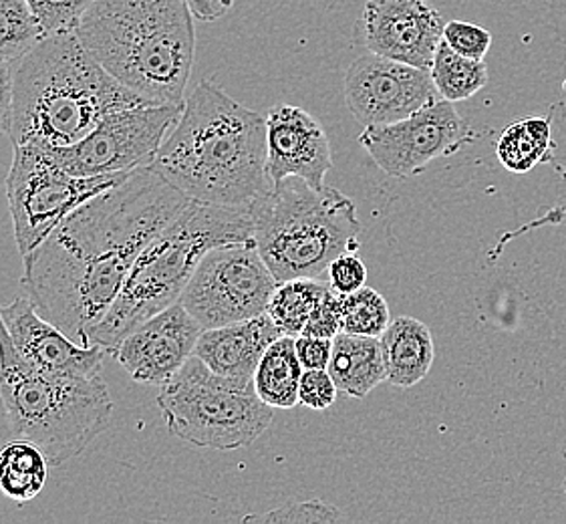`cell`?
Instances as JSON below:
<instances>
[{"label":"cell","instance_id":"obj_1","mask_svg":"<svg viewBox=\"0 0 566 524\" xmlns=\"http://www.w3.org/2000/svg\"><path fill=\"white\" fill-rule=\"evenodd\" d=\"M188 198L149 164L75 208L23 256L24 293L73 342L114 305L139 252L188 206Z\"/></svg>","mask_w":566,"mask_h":524},{"label":"cell","instance_id":"obj_2","mask_svg":"<svg viewBox=\"0 0 566 524\" xmlns=\"http://www.w3.org/2000/svg\"><path fill=\"white\" fill-rule=\"evenodd\" d=\"M266 117L202 81L151 168L192 202L249 206L271 190Z\"/></svg>","mask_w":566,"mask_h":524},{"label":"cell","instance_id":"obj_3","mask_svg":"<svg viewBox=\"0 0 566 524\" xmlns=\"http://www.w3.org/2000/svg\"><path fill=\"white\" fill-rule=\"evenodd\" d=\"M151 103L91 57L75 31L45 36L12 63V146L67 148L103 117Z\"/></svg>","mask_w":566,"mask_h":524},{"label":"cell","instance_id":"obj_4","mask_svg":"<svg viewBox=\"0 0 566 524\" xmlns=\"http://www.w3.org/2000/svg\"><path fill=\"white\" fill-rule=\"evenodd\" d=\"M75 33L91 57L139 97L186 102L196 55L186 0H95Z\"/></svg>","mask_w":566,"mask_h":524},{"label":"cell","instance_id":"obj_5","mask_svg":"<svg viewBox=\"0 0 566 524\" xmlns=\"http://www.w3.org/2000/svg\"><path fill=\"white\" fill-rule=\"evenodd\" d=\"M254 240L249 206L188 202L139 252L114 305L90 329V345L114 354L115 347L149 317L180 301L206 252L220 244Z\"/></svg>","mask_w":566,"mask_h":524},{"label":"cell","instance_id":"obj_6","mask_svg":"<svg viewBox=\"0 0 566 524\" xmlns=\"http://www.w3.org/2000/svg\"><path fill=\"white\" fill-rule=\"evenodd\" d=\"M114 399L105 379L49 376L14 347L0 317V438L29 440L49 467L81 457L112 422Z\"/></svg>","mask_w":566,"mask_h":524},{"label":"cell","instance_id":"obj_7","mask_svg":"<svg viewBox=\"0 0 566 524\" xmlns=\"http://www.w3.org/2000/svg\"><path fill=\"white\" fill-rule=\"evenodd\" d=\"M254 244L276 283L321 279L343 252L361 247V222L349 196L289 176L252 205Z\"/></svg>","mask_w":566,"mask_h":524},{"label":"cell","instance_id":"obj_8","mask_svg":"<svg viewBox=\"0 0 566 524\" xmlns=\"http://www.w3.org/2000/svg\"><path fill=\"white\" fill-rule=\"evenodd\" d=\"M156 401L171 436L222 452L256 442L274 420V408L259 398L254 381L218 376L196 355L159 386Z\"/></svg>","mask_w":566,"mask_h":524},{"label":"cell","instance_id":"obj_9","mask_svg":"<svg viewBox=\"0 0 566 524\" xmlns=\"http://www.w3.org/2000/svg\"><path fill=\"white\" fill-rule=\"evenodd\" d=\"M127 174L129 171L91 178L73 176L39 146H12L7 200L21 256L33 252L75 208L114 188Z\"/></svg>","mask_w":566,"mask_h":524},{"label":"cell","instance_id":"obj_10","mask_svg":"<svg viewBox=\"0 0 566 524\" xmlns=\"http://www.w3.org/2000/svg\"><path fill=\"white\" fill-rule=\"evenodd\" d=\"M276 285L254 240L230 242L206 252L180 303L202 329H216L264 315Z\"/></svg>","mask_w":566,"mask_h":524},{"label":"cell","instance_id":"obj_11","mask_svg":"<svg viewBox=\"0 0 566 524\" xmlns=\"http://www.w3.org/2000/svg\"><path fill=\"white\" fill-rule=\"evenodd\" d=\"M184 105L144 103L103 117L99 126L67 148H43L73 176H109L151 164Z\"/></svg>","mask_w":566,"mask_h":524},{"label":"cell","instance_id":"obj_12","mask_svg":"<svg viewBox=\"0 0 566 524\" xmlns=\"http://www.w3.org/2000/svg\"><path fill=\"white\" fill-rule=\"evenodd\" d=\"M472 139V129L453 103L438 99L396 124L365 127L359 144L387 176L411 178Z\"/></svg>","mask_w":566,"mask_h":524},{"label":"cell","instance_id":"obj_13","mask_svg":"<svg viewBox=\"0 0 566 524\" xmlns=\"http://www.w3.org/2000/svg\"><path fill=\"white\" fill-rule=\"evenodd\" d=\"M343 87L349 112L365 127L396 124L442 99L428 69L381 57L371 51L353 61Z\"/></svg>","mask_w":566,"mask_h":524},{"label":"cell","instance_id":"obj_14","mask_svg":"<svg viewBox=\"0 0 566 524\" xmlns=\"http://www.w3.org/2000/svg\"><path fill=\"white\" fill-rule=\"evenodd\" d=\"M443 24L442 14L426 0H369L359 31L367 51L430 71Z\"/></svg>","mask_w":566,"mask_h":524},{"label":"cell","instance_id":"obj_15","mask_svg":"<svg viewBox=\"0 0 566 524\" xmlns=\"http://www.w3.org/2000/svg\"><path fill=\"white\" fill-rule=\"evenodd\" d=\"M202 331L178 301L137 325L112 355L134 381L159 388L192 357Z\"/></svg>","mask_w":566,"mask_h":524},{"label":"cell","instance_id":"obj_16","mask_svg":"<svg viewBox=\"0 0 566 524\" xmlns=\"http://www.w3.org/2000/svg\"><path fill=\"white\" fill-rule=\"evenodd\" d=\"M14 347L29 364L49 376L65 379H99L103 377L102 347H85L46 321L29 296H17L0 307Z\"/></svg>","mask_w":566,"mask_h":524},{"label":"cell","instance_id":"obj_17","mask_svg":"<svg viewBox=\"0 0 566 524\" xmlns=\"http://www.w3.org/2000/svg\"><path fill=\"white\" fill-rule=\"evenodd\" d=\"M266 171L272 184L296 176L313 188H325L333 170L327 132L303 107L281 103L266 115Z\"/></svg>","mask_w":566,"mask_h":524},{"label":"cell","instance_id":"obj_18","mask_svg":"<svg viewBox=\"0 0 566 524\" xmlns=\"http://www.w3.org/2000/svg\"><path fill=\"white\" fill-rule=\"evenodd\" d=\"M281 335L271 315L264 313L254 319L202 331L193 355L218 376L252 384L262 355Z\"/></svg>","mask_w":566,"mask_h":524},{"label":"cell","instance_id":"obj_19","mask_svg":"<svg viewBox=\"0 0 566 524\" xmlns=\"http://www.w3.org/2000/svg\"><path fill=\"white\" fill-rule=\"evenodd\" d=\"M381 339L387 381L396 388H413L430 374L436 347L426 323L416 317H396L387 325Z\"/></svg>","mask_w":566,"mask_h":524},{"label":"cell","instance_id":"obj_20","mask_svg":"<svg viewBox=\"0 0 566 524\" xmlns=\"http://www.w3.org/2000/svg\"><path fill=\"white\" fill-rule=\"evenodd\" d=\"M327 369L347 398L369 396L379 384L387 381L381 339L343 331L333 339Z\"/></svg>","mask_w":566,"mask_h":524},{"label":"cell","instance_id":"obj_21","mask_svg":"<svg viewBox=\"0 0 566 524\" xmlns=\"http://www.w3.org/2000/svg\"><path fill=\"white\" fill-rule=\"evenodd\" d=\"M303 371L305 367L296 355V337L281 335L262 355L254 374V389L274 410H291L298 404Z\"/></svg>","mask_w":566,"mask_h":524},{"label":"cell","instance_id":"obj_22","mask_svg":"<svg viewBox=\"0 0 566 524\" xmlns=\"http://www.w3.org/2000/svg\"><path fill=\"white\" fill-rule=\"evenodd\" d=\"M49 479V460L29 440H9L0 450V492L24 504L41 494Z\"/></svg>","mask_w":566,"mask_h":524},{"label":"cell","instance_id":"obj_23","mask_svg":"<svg viewBox=\"0 0 566 524\" xmlns=\"http://www.w3.org/2000/svg\"><path fill=\"white\" fill-rule=\"evenodd\" d=\"M555 148L548 117H522L512 122L499 139L500 164L514 174H528Z\"/></svg>","mask_w":566,"mask_h":524},{"label":"cell","instance_id":"obj_24","mask_svg":"<svg viewBox=\"0 0 566 524\" xmlns=\"http://www.w3.org/2000/svg\"><path fill=\"white\" fill-rule=\"evenodd\" d=\"M430 73L436 90L446 102H465L484 90L488 83L484 59L464 57L450 49L443 39L436 51Z\"/></svg>","mask_w":566,"mask_h":524},{"label":"cell","instance_id":"obj_25","mask_svg":"<svg viewBox=\"0 0 566 524\" xmlns=\"http://www.w3.org/2000/svg\"><path fill=\"white\" fill-rule=\"evenodd\" d=\"M327 289L328 285L318 283L317 279L284 281L274 289L266 313L283 335L298 337Z\"/></svg>","mask_w":566,"mask_h":524},{"label":"cell","instance_id":"obj_26","mask_svg":"<svg viewBox=\"0 0 566 524\" xmlns=\"http://www.w3.org/2000/svg\"><path fill=\"white\" fill-rule=\"evenodd\" d=\"M45 39L27 0H0V61L14 63Z\"/></svg>","mask_w":566,"mask_h":524},{"label":"cell","instance_id":"obj_27","mask_svg":"<svg viewBox=\"0 0 566 524\" xmlns=\"http://www.w3.org/2000/svg\"><path fill=\"white\" fill-rule=\"evenodd\" d=\"M391 323L387 301L375 289L361 286L359 291L343 295V331L365 337H381Z\"/></svg>","mask_w":566,"mask_h":524},{"label":"cell","instance_id":"obj_28","mask_svg":"<svg viewBox=\"0 0 566 524\" xmlns=\"http://www.w3.org/2000/svg\"><path fill=\"white\" fill-rule=\"evenodd\" d=\"M93 2L95 0H27L45 36L75 31Z\"/></svg>","mask_w":566,"mask_h":524},{"label":"cell","instance_id":"obj_29","mask_svg":"<svg viewBox=\"0 0 566 524\" xmlns=\"http://www.w3.org/2000/svg\"><path fill=\"white\" fill-rule=\"evenodd\" d=\"M343 514L337 506L323 501L293 502L274 509L271 513L250 514L244 523H339Z\"/></svg>","mask_w":566,"mask_h":524},{"label":"cell","instance_id":"obj_30","mask_svg":"<svg viewBox=\"0 0 566 524\" xmlns=\"http://www.w3.org/2000/svg\"><path fill=\"white\" fill-rule=\"evenodd\" d=\"M443 41L455 53L470 59L486 57L492 46V34L480 24L465 23V21H450L443 24Z\"/></svg>","mask_w":566,"mask_h":524},{"label":"cell","instance_id":"obj_31","mask_svg":"<svg viewBox=\"0 0 566 524\" xmlns=\"http://www.w3.org/2000/svg\"><path fill=\"white\" fill-rule=\"evenodd\" d=\"M339 333H343V295L328 285L301 335L335 339Z\"/></svg>","mask_w":566,"mask_h":524},{"label":"cell","instance_id":"obj_32","mask_svg":"<svg viewBox=\"0 0 566 524\" xmlns=\"http://www.w3.org/2000/svg\"><path fill=\"white\" fill-rule=\"evenodd\" d=\"M339 396V388L328 369H305L298 384V404L308 410H328Z\"/></svg>","mask_w":566,"mask_h":524},{"label":"cell","instance_id":"obj_33","mask_svg":"<svg viewBox=\"0 0 566 524\" xmlns=\"http://www.w3.org/2000/svg\"><path fill=\"white\" fill-rule=\"evenodd\" d=\"M328 285L339 295H349L367 283V266L355 252H343L328 264Z\"/></svg>","mask_w":566,"mask_h":524},{"label":"cell","instance_id":"obj_34","mask_svg":"<svg viewBox=\"0 0 566 524\" xmlns=\"http://www.w3.org/2000/svg\"><path fill=\"white\" fill-rule=\"evenodd\" d=\"M333 352V339L298 335L296 337V355L305 369H327Z\"/></svg>","mask_w":566,"mask_h":524},{"label":"cell","instance_id":"obj_35","mask_svg":"<svg viewBox=\"0 0 566 524\" xmlns=\"http://www.w3.org/2000/svg\"><path fill=\"white\" fill-rule=\"evenodd\" d=\"M12 122V63L0 61V134H9Z\"/></svg>","mask_w":566,"mask_h":524},{"label":"cell","instance_id":"obj_36","mask_svg":"<svg viewBox=\"0 0 566 524\" xmlns=\"http://www.w3.org/2000/svg\"><path fill=\"white\" fill-rule=\"evenodd\" d=\"M234 2L237 0H186L193 19L202 23H214L218 19H222L234 7Z\"/></svg>","mask_w":566,"mask_h":524},{"label":"cell","instance_id":"obj_37","mask_svg":"<svg viewBox=\"0 0 566 524\" xmlns=\"http://www.w3.org/2000/svg\"><path fill=\"white\" fill-rule=\"evenodd\" d=\"M563 457H565V462H566V446H565V450H563ZM565 492H566V474H565Z\"/></svg>","mask_w":566,"mask_h":524}]
</instances>
